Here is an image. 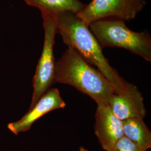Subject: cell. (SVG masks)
<instances>
[{"label":"cell","instance_id":"cell-1","mask_svg":"<svg viewBox=\"0 0 151 151\" xmlns=\"http://www.w3.org/2000/svg\"><path fill=\"white\" fill-rule=\"evenodd\" d=\"M54 18L57 32L60 35L63 42L74 49L90 65L95 67L118 91L124 90L128 82L109 64L97 39L77 14L65 12Z\"/></svg>","mask_w":151,"mask_h":151},{"label":"cell","instance_id":"cell-2","mask_svg":"<svg viewBox=\"0 0 151 151\" xmlns=\"http://www.w3.org/2000/svg\"><path fill=\"white\" fill-rule=\"evenodd\" d=\"M68 85L88 95L97 105L109 104L117 88L75 50L68 47L55 62L53 83Z\"/></svg>","mask_w":151,"mask_h":151},{"label":"cell","instance_id":"cell-3","mask_svg":"<svg viewBox=\"0 0 151 151\" xmlns=\"http://www.w3.org/2000/svg\"><path fill=\"white\" fill-rule=\"evenodd\" d=\"M88 27L102 48L125 49L151 62V37L148 31H132L124 21L115 19L99 20L91 23Z\"/></svg>","mask_w":151,"mask_h":151},{"label":"cell","instance_id":"cell-4","mask_svg":"<svg viewBox=\"0 0 151 151\" xmlns=\"http://www.w3.org/2000/svg\"><path fill=\"white\" fill-rule=\"evenodd\" d=\"M42 17L44 30L43 48L32 80L34 91L29 109L34 106L40 97L53 83L55 64L54 46L55 35L57 34V25L53 16L42 14Z\"/></svg>","mask_w":151,"mask_h":151},{"label":"cell","instance_id":"cell-5","mask_svg":"<svg viewBox=\"0 0 151 151\" xmlns=\"http://www.w3.org/2000/svg\"><path fill=\"white\" fill-rule=\"evenodd\" d=\"M146 4V0H92L77 15L88 26L105 19L125 22L135 19Z\"/></svg>","mask_w":151,"mask_h":151},{"label":"cell","instance_id":"cell-6","mask_svg":"<svg viewBox=\"0 0 151 151\" xmlns=\"http://www.w3.org/2000/svg\"><path fill=\"white\" fill-rule=\"evenodd\" d=\"M95 133L104 150L111 151L124 137L123 121L113 113L109 104H99L95 113Z\"/></svg>","mask_w":151,"mask_h":151},{"label":"cell","instance_id":"cell-7","mask_svg":"<svg viewBox=\"0 0 151 151\" xmlns=\"http://www.w3.org/2000/svg\"><path fill=\"white\" fill-rule=\"evenodd\" d=\"M109 104L113 113L122 121L133 118L144 119L146 116L144 98L138 88L133 83L128 82L123 91L113 94Z\"/></svg>","mask_w":151,"mask_h":151},{"label":"cell","instance_id":"cell-8","mask_svg":"<svg viewBox=\"0 0 151 151\" xmlns=\"http://www.w3.org/2000/svg\"><path fill=\"white\" fill-rule=\"evenodd\" d=\"M66 105L57 88H50L40 97L38 101L22 119L8 124L9 129L15 135L30 129L32 124L46 114L60 109H64Z\"/></svg>","mask_w":151,"mask_h":151},{"label":"cell","instance_id":"cell-9","mask_svg":"<svg viewBox=\"0 0 151 151\" xmlns=\"http://www.w3.org/2000/svg\"><path fill=\"white\" fill-rule=\"evenodd\" d=\"M26 4L35 7L42 14L55 16L65 12L78 13L85 7V4L79 0H24Z\"/></svg>","mask_w":151,"mask_h":151},{"label":"cell","instance_id":"cell-10","mask_svg":"<svg viewBox=\"0 0 151 151\" xmlns=\"http://www.w3.org/2000/svg\"><path fill=\"white\" fill-rule=\"evenodd\" d=\"M124 135L147 151L151 148V132L143 119L133 118L123 121Z\"/></svg>","mask_w":151,"mask_h":151},{"label":"cell","instance_id":"cell-11","mask_svg":"<svg viewBox=\"0 0 151 151\" xmlns=\"http://www.w3.org/2000/svg\"><path fill=\"white\" fill-rule=\"evenodd\" d=\"M111 151H146L140 146L124 136L120 139Z\"/></svg>","mask_w":151,"mask_h":151},{"label":"cell","instance_id":"cell-12","mask_svg":"<svg viewBox=\"0 0 151 151\" xmlns=\"http://www.w3.org/2000/svg\"><path fill=\"white\" fill-rule=\"evenodd\" d=\"M79 151H88V150H87L86 148H85L84 147H81L80 148V150H79Z\"/></svg>","mask_w":151,"mask_h":151}]
</instances>
